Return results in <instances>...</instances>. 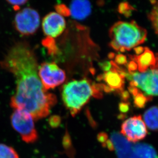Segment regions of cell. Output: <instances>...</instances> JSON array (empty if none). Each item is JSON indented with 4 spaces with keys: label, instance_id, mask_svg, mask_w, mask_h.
<instances>
[{
    "label": "cell",
    "instance_id": "30bf717a",
    "mask_svg": "<svg viewBox=\"0 0 158 158\" xmlns=\"http://www.w3.org/2000/svg\"><path fill=\"white\" fill-rule=\"evenodd\" d=\"M132 81L137 83V87L142 90L146 95L158 96V72L147 70L142 73H133Z\"/></svg>",
    "mask_w": 158,
    "mask_h": 158
},
{
    "label": "cell",
    "instance_id": "4dcf8cb0",
    "mask_svg": "<svg viewBox=\"0 0 158 158\" xmlns=\"http://www.w3.org/2000/svg\"><path fill=\"white\" fill-rule=\"evenodd\" d=\"M155 56V63L153 66L151 67V70H155L158 72V52L156 53Z\"/></svg>",
    "mask_w": 158,
    "mask_h": 158
},
{
    "label": "cell",
    "instance_id": "9a60e30c",
    "mask_svg": "<svg viewBox=\"0 0 158 158\" xmlns=\"http://www.w3.org/2000/svg\"><path fill=\"white\" fill-rule=\"evenodd\" d=\"M152 100V96L145 95L140 91L138 94L134 97V105L135 108L142 109L144 108L146 104Z\"/></svg>",
    "mask_w": 158,
    "mask_h": 158
},
{
    "label": "cell",
    "instance_id": "7c38bea8",
    "mask_svg": "<svg viewBox=\"0 0 158 158\" xmlns=\"http://www.w3.org/2000/svg\"><path fill=\"white\" fill-rule=\"evenodd\" d=\"M69 9L73 19L83 20L91 13V4L88 0H72Z\"/></svg>",
    "mask_w": 158,
    "mask_h": 158
},
{
    "label": "cell",
    "instance_id": "7a4b0ae2",
    "mask_svg": "<svg viewBox=\"0 0 158 158\" xmlns=\"http://www.w3.org/2000/svg\"><path fill=\"white\" fill-rule=\"evenodd\" d=\"M148 32L135 21H118L112 25L109 30L111 41L127 51L145 42Z\"/></svg>",
    "mask_w": 158,
    "mask_h": 158
},
{
    "label": "cell",
    "instance_id": "4fadbf2b",
    "mask_svg": "<svg viewBox=\"0 0 158 158\" xmlns=\"http://www.w3.org/2000/svg\"><path fill=\"white\" fill-rule=\"evenodd\" d=\"M131 61H134L137 63L139 71L144 73L148 70L149 67L155 65V56L154 52L148 48L145 47L144 52L139 56L130 55L128 56Z\"/></svg>",
    "mask_w": 158,
    "mask_h": 158
},
{
    "label": "cell",
    "instance_id": "9c48e42d",
    "mask_svg": "<svg viewBox=\"0 0 158 158\" xmlns=\"http://www.w3.org/2000/svg\"><path fill=\"white\" fill-rule=\"evenodd\" d=\"M42 26L45 35L50 38H56L65 30L66 21L64 17L58 12H51L43 19Z\"/></svg>",
    "mask_w": 158,
    "mask_h": 158
},
{
    "label": "cell",
    "instance_id": "cb8c5ba5",
    "mask_svg": "<svg viewBox=\"0 0 158 158\" xmlns=\"http://www.w3.org/2000/svg\"><path fill=\"white\" fill-rule=\"evenodd\" d=\"M128 71L129 73H133L137 70L138 69V65L137 63L134 61H131L127 64Z\"/></svg>",
    "mask_w": 158,
    "mask_h": 158
},
{
    "label": "cell",
    "instance_id": "f1b7e54d",
    "mask_svg": "<svg viewBox=\"0 0 158 158\" xmlns=\"http://www.w3.org/2000/svg\"><path fill=\"white\" fill-rule=\"evenodd\" d=\"M144 50L145 47L141 46L134 48V52H135L136 56H139V55H141L142 53L144 52Z\"/></svg>",
    "mask_w": 158,
    "mask_h": 158
},
{
    "label": "cell",
    "instance_id": "5bb4252c",
    "mask_svg": "<svg viewBox=\"0 0 158 158\" xmlns=\"http://www.w3.org/2000/svg\"><path fill=\"white\" fill-rule=\"evenodd\" d=\"M143 118L150 130L158 131V106H153L145 111Z\"/></svg>",
    "mask_w": 158,
    "mask_h": 158
},
{
    "label": "cell",
    "instance_id": "e0dca14e",
    "mask_svg": "<svg viewBox=\"0 0 158 158\" xmlns=\"http://www.w3.org/2000/svg\"><path fill=\"white\" fill-rule=\"evenodd\" d=\"M148 18L152 24L156 34L158 35V1L148 14Z\"/></svg>",
    "mask_w": 158,
    "mask_h": 158
},
{
    "label": "cell",
    "instance_id": "ac0fdd59",
    "mask_svg": "<svg viewBox=\"0 0 158 158\" xmlns=\"http://www.w3.org/2000/svg\"><path fill=\"white\" fill-rule=\"evenodd\" d=\"M43 44L48 49L50 54H55L57 52L58 49L56 48L53 39L47 37L45 40H43Z\"/></svg>",
    "mask_w": 158,
    "mask_h": 158
},
{
    "label": "cell",
    "instance_id": "d6986e66",
    "mask_svg": "<svg viewBox=\"0 0 158 158\" xmlns=\"http://www.w3.org/2000/svg\"><path fill=\"white\" fill-rule=\"evenodd\" d=\"M118 13L121 15H124L125 12L129 10L135 11V8L131 5L128 2H122L119 3L118 6Z\"/></svg>",
    "mask_w": 158,
    "mask_h": 158
},
{
    "label": "cell",
    "instance_id": "ffe728a7",
    "mask_svg": "<svg viewBox=\"0 0 158 158\" xmlns=\"http://www.w3.org/2000/svg\"><path fill=\"white\" fill-rule=\"evenodd\" d=\"M56 9L58 14H60L62 16H69L70 15V11L68 8L63 4L58 5L56 6Z\"/></svg>",
    "mask_w": 158,
    "mask_h": 158
},
{
    "label": "cell",
    "instance_id": "277c9868",
    "mask_svg": "<svg viewBox=\"0 0 158 158\" xmlns=\"http://www.w3.org/2000/svg\"><path fill=\"white\" fill-rule=\"evenodd\" d=\"M11 123L15 130L21 137L23 141L34 143L38 139L34 118L27 111L22 110H14L10 117Z\"/></svg>",
    "mask_w": 158,
    "mask_h": 158
},
{
    "label": "cell",
    "instance_id": "6da1fadb",
    "mask_svg": "<svg viewBox=\"0 0 158 158\" xmlns=\"http://www.w3.org/2000/svg\"><path fill=\"white\" fill-rule=\"evenodd\" d=\"M1 65L16 81V92L11 98L10 106L27 111L36 120L48 116L57 99L44 89L39 76L37 56L29 44L23 42L15 44Z\"/></svg>",
    "mask_w": 158,
    "mask_h": 158
},
{
    "label": "cell",
    "instance_id": "1f68e13d",
    "mask_svg": "<svg viewBox=\"0 0 158 158\" xmlns=\"http://www.w3.org/2000/svg\"><path fill=\"white\" fill-rule=\"evenodd\" d=\"M127 117V115L124 114H120L118 116V118L120 120H124Z\"/></svg>",
    "mask_w": 158,
    "mask_h": 158
},
{
    "label": "cell",
    "instance_id": "52a82bcc",
    "mask_svg": "<svg viewBox=\"0 0 158 158\" xmlns=\"http://www.w3.org/2000/svg\"><path fill=\"white\" fill-rule=\"evenodd\" d=\"M117 158H158L155 149L146 143L126 142L115 148Z\"/></svg>",
    "mask_w": 158,
    "mask_h": 158
},
{
    "label": "cell",
    "instance_id": "d6a6232c",
    "mask_svg": "<svg viewBox=\"0 0 158 158\" xmlns=\"http://www.w3.org/2000/svg\"><path fill=\"white\" fill-rule=\"evenodd\" d=\"M116 56V55H115V53H114V52H110L108 55V57L110 59H113Z\"/></svg>",
    "mask_w": 158,
    "mask_h": 158
},
{
    "label": "cell",
    "instance_id": "603a6c76",
    "mask_svg": "<svg viewBox=\"0 0 158 158\" xmlns=\"http://www.w3.org/2000/svg\"><path fill=\"white\" fill-rule=\"evenodd\" d=\"M130 104L128 102H121L118 104V110L121 114H125L129 111L130 110Z\"/></svg>",
    "mask_w": 158,
    "mask_h": 158
},
{
    "label": "cell",
    "instance_id": "5b68a950",
    "mask_svg": "<svg viewBox=\"0 0 158 158\" xmlns=\"http://www.w3.org/2000/svg\"><path fill=\"white\" fill-rule=\"evenodd\" d=\"M40 24V17L39 12L31 7L24 8L18 11L14 20L15 30L24 36H29L35 34Z\"/></svg>",
    "mask_w": 158,
    "mask_h": 158
},
{
    "label": "cell",
    "instance_id": "8992f818",
    "mask_svg": "<svg viewBox=\"0 0 158 158\" xmlns=\"http://www.w3.org/2000/svg\"><path fill=\"white\" fill-rule=\"evenodd\" d=\"M38 75L46 91L59 86L66 80L65 72L54 62L42 63L39 66Z\"/></svg>",
    "mask_w": 158,
    "mask_h": 158
},
{
    "label": "cell",
    "instance_id": "d4e9b609",
    "mask_svg": "<svg viewBox=\"0 0 158 158\" xmlns=\"http://www.w3.org/2000/svg\"><path fill=\"white\" fill-rule=\"evenodd\" d=\"M118 94L120 96V98L123 102H128L131 98V96L128 91L124 90L123 91L118 93Z\"/></svg>",
    "mask_w": 158,
    "mask_h": 158
},
{
    "label": "cell",
    "instance_id": "83f0119b",
    "mask_svg": "<svg viewBox=\"0 0 158 158\" xmlns=\"http://www.w3.org/2000/svg\"><path fill=\"white\" fill-rule=\"evenodd\" d=\"M128 90L129 93H131L132 94L133 97L137 96L138 93L140 92V90L136 87L129 86L128 87Z\"/></svg>",
    "mask_w": 158,
    "mask_h": 158
},
{
    "label": "cell",
    "instance_id": "8fae6325",
    "mask_svg": "<svg viewBox=\"0 0 158 158\" xmlns=\"http://www.w3.org/2000/svg\"><path fill=\"white\" fill-rule=\"evenodd\" d=\"M125 78L124 77L122 76L118 73L111 69L110 71L99 75L98 77V80L104 81L107 84V86L111 88L118 94L124 90Z\"/></svg>",
    "mask_w": 158,
    "mask_h": 158
},
{
    "label": "cell",
    "instance_id": "f546056e",
    "mask_svg": "<svg viewBox=\"0 0 158 158\" xmlns=\"http://www.w3.org/2000/svg\"><path fill=\"white\" fill-rule=\"evenodd\" d=\"M53 118V120L50 119V125H51V126H52L55 127L58 126L60 122V120L59 119V118L57 117H55Z\"/></svg>",
    "mask_w": 158,
    "mask_h": 158
},
{
    "label": "cell",
    "instance_id": "ba28073f",
    "mask_svg": "<svg viewBox=\"0 0 158 158\" xmlns=\"http://www.w3.org/2000/svg\"><path fill=\"white\" fill-rule=\"evenodd\" d=\"M121 134L132 143L143 140L148 135V131L141 116H135L123 122Z\"/></svg>",
    "mask_w": 158,
    "mask_h": 158
},
{
    "label": "cell",
    "instance_id": "484cf974",
    "mask_svg": "<svg viewBox=\"0 0 158 158\" xmlns=\"http://www.w3.org/2000/svg\"><path fill=\"white\" fill-rule=\"evenodd\" d=\"M100 67L104 72H107L110 71L111 68V64L110 62L109 61H104L103 62L100 63Z\"/></svg>",
    "mask_w": 158,
    "mask_h": 158
},
{
    "label": "cell",
    "instance_id": "2e32d148",
    "mask_svg": "<svg viewBox=\"0 0 158 158\" xmlns=\"http://www.w3.org/2000/svg\"><path fill=\"white\" fill-rule=\"evenodd\" d=\"M0 158H19L15 149L4 144H0Z\"/></svg>",
    "mask_w": 158,
    "mask_h": 158
},
{
    "label": "cell",
    "instance_id": "44dd1931",
    "mask_svg": "<svg viewBox=\"0 0 158 158\" xmlns=\"http://www.w3.org/2000/svg\"><path fill=\"white\" fill-rule=\"evenodd\" d=\"M115 62L117 65H126L128 63L127 59L126 56L122 54H118L114 57Z\"/></svg>",
    "mask_w": 158,
    "mask_h": 158
},
{
    "label": "cell",
    "instance_id": "3957f363",
    "mask_svg": "<svg viewBox=\"0 0 158 158\" xmlns=\"http://www.w3.org/2000/svg\"><path fill=\"white\" fill-rule=\"evenodd\" d=\"M94 95L93 85L86 79L67 83L62 91L63 103L73 117L78 114Z\"/></svg>",
    "mask_w": 158,
    "mask_h": 158
},
{
    "label": "cell",
    "instance_id": "4316f807",
    "mask_svg": "<svg viewBox=\"0 0 158 158\" xmlns=\"http://www.w3.org/2000/svg\"><path fill=\"white\" fill-rule=\"evenodd\" d=\"M98 140L101 143H102V146L105 144V142L108 140V135L105 132H100L98 135Z\"/></svg>",
    "mask_w": 158,
    "mask_h": 158
},
{
    "label": "cell",
    "instance_id": "7402d4cb",
    "mask_svg": "<svg viewBox=\"0 0 158 158\" xmlns=\"http://www.w3.org/2000/svg\"><path fill=\"white\" fill-rule=\"evenodd\" d=\"M8 3L14 6L15 10H18L20 6L24 5L27 2L28 0H6Z\"/></svg>",
    "mask_w": 158,
    "mask_h": 158
},
{
    "label": "cell",
    "instance_id": "836d02e7",
    "mask_svg": "<svg viewBox=\"0 0 158 158\" xmlns=\"http://www.w3.org/2000/svg\"><path fill=\"white\" fill-rule=\"evenodd\" d=\"M149 1L151 2V4L152 5H155L157 3V0H149Z\"/></svg>",
    "mask_w": 158,
    "mask_h": 158
}]
</instances>
